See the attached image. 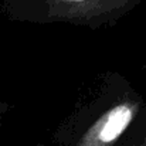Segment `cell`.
I'll return each instance as SVG.
<instances>
[{
    "label": "cell",
    "mask_w": 146,
    "mask_h": 146,
    "mask_svg": "<svg viewBox=\"0 0 146 146\" xmlns=\"http://www.w3.org/2000/svg\"><path fill=\"white\" fill-rule=\"evenodd\" d=\"M138 111L133 102H121L88 126V129L78 138L74 146H113L128 129Z\"/></svg>",
    "instance_id": "6da1fadb"
},
{
    "label": "cell",
    "mask_w": 146,
    "mask_h": 146,
    "mask_svg": "<svg viewBox=\"0 0 146 146\" xmlns=\"http://www.w3.org/2000/svg\"><path fill=\"white\" fill-rule=\"evenodd\" d=\"M60 3H67V4H70V6H84V4H87L88 1H91V0H58Z\"/></svg>",
    "instance_id": "7a4b0ae2"
},
{
    "label": "cell",
    "mask_w": 146,
    "mask_h": 146,
    "mask_svg": "<svg viewBox=\"0 0 146 146\" xmlns=\"http://www.w3.org/2000/svg\"><path fill=\"white\" fill-rule=\"evenodd\" d=\"M136 146H146V138H143V141H142V142H139Z\"/></svg>",
    "instance_id": "3957f363"
},
{
    "label": "cell",
    "mask_w": 146,
    "mask_h": 146,
    "mask_svg": "<svg viewBox=\"0 0 146 146\" xmlns=\"http://www.w3.org/2000/svg\"><path fill=\"white\" fill-rule=\"evenodd\" d=\"M36 146H44V145L43 143H38V145H36Z\"/></svg>",
    "instance_id": "277c9868"
}]
</instances>
